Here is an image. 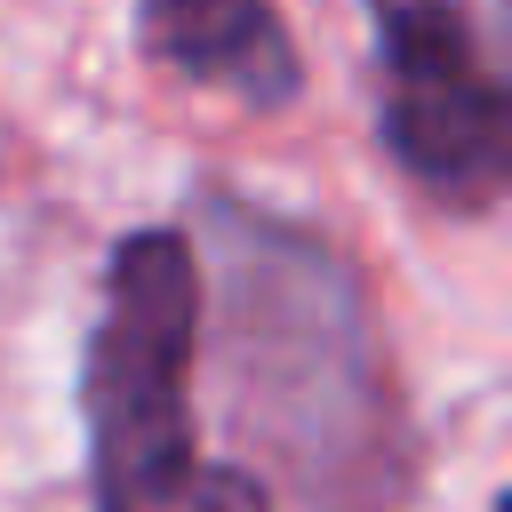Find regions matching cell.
<instances>
[{
	"label": "cell",
	"mask_w": 512,
	"mask_h": 512,
	"mask_svg": "<svg viewBox=\"0 0 512 512\" xmlns=\"http://www.w3.org/2000/svg\"><path fill=\"white\" fill-rule=\"evenodd\" d=\"M216 232L232 288V432L312 504H392L408 440L352 264L232 200H216Z\"/></svg>",
	"instance_id": "6da1fadb"
},
{
	"label": "cell",
	"mask_w": 512,
	"mask_h": 512,
	"mask_svg": "<svg viewBox=\"0 0 512 512\" xmlns=\"http://www.w3.org/2000/svg\"><path fill=\"white\" fill-rule=\"evenodd\" d=\"M200 352L192 232H128L104 272V312L80 368L96 512H272L264 480L192 448L184 384Z\"/></svg>",
	"instance_id": "7a4b0ae2"
},
{
	"label": "cell",
	"mask_w": 512,
	"mask_h": 512,
	"mask_svg": "<svg viewBox=\"0 0 512 512\" xmlns=\"http://www.w3.org/2000/svg\"><path fill=\"white\" fill-rule=\"evenodd\" d=\"M368 24L384 56L392 160L456 208L496 200L512 168V88H504L512 0H368Z\"/></svg>",
	"instance_id": "3957f363"
},
{
	"label": "cell",
	"mask_w": 512,
	"mask_h": 512,
	"mask_svg": "<svg viewBox=\"0 0 512 512\" xmlns=\"http://www.w3.org/2000/svg\"><path fill=\"white\" fill-rule=\"evenodd\" d=\"M144 48L168 72L264 112L296 96V48L280 0H144Z\"/></svg>",
	"instance_id": "277c9868"
}]
</instances>
